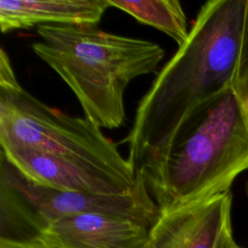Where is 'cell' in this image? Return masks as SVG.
<instances>
[{
	"label": "cell",
	"mask_w": 248,
	"mask_h": 248,
	"mask_svg": "<svg viewBox=\"0 0 248 248\" xmlns=\"http://www.w3.org/2000/svg\"><path fill=\"white\" fill-rule=\"evenodd\" d=\"M248 85V23L217 1L205 2L186 42L141 98L128 135L127 160L136 171L155 158L202 105Z\"/></svg>",
	"instance_id": "cell-1"
},
{
	"label": "cell",
	"mask_w": 248,
	"mask_h": 248,
	"mask_svg": "<svg viewBox=\"0 0 248 248\" xmlns=\"http://www.w3.org/2000/svg\"><path fill=\"white\" fill-rule=\"evenodd\" d=\"M248 170V117L230 88L199 107L171 140L137 172L160 213L230 191Z\"/></svg>",
	"instance_id": "cell-2"
},
{
	"label": "cell",
	"mask_w": 248,
	"mask_h": 248,
	"mask_svg": "<svg viewBox=\"0 0 248 248\" xmlns=\"http://www.w3.org/2000/svg\"><path fill=\"white\" fill-rule=\"evenodd\" d=\"M34 53L70 87L84 115L100 128L120 127L124 93L136 78L156 73L165 50L153 42L106 32L97 25L45 24Z\"/></svg>",
	"instance_id": "cell-3"
},
{
	"label": "cell",
	"mask_w": 248,
	"mask_h": 248,
	"mask_svg": "<svg viewBox=\"0 0 248 248\" xmlns=\"http://www.w3.org/2000/svg\"><path fill=\"white\" fill-rule=\"evenodd\" d=\"M0 145H17L69 158L131 183L138 174L115 143L86 117L49 107L18 82L10 58L0 51Z\"/></svg>",
	"instance_id": "cell-4"
},
{
	"label": "cell",
	"mask_w": 248,
	"mask_h": 248,
	"mask_svg": "<svg viewBox=\"0 0 248 248\" xmlns=\"http://www.w3.org/2000/svg\"><path fill=\"white\" fill-rule=\"evenodd\" d=\"M128 195H90L38 184L0 153V248H33L44 231L56 220L79 213H100L149 228L160 210L141 175Z\"/></svg>",
	"instance_id": "cell-5"
},
{
	"label": "cell",
	"mask_w": 248,
	"mask_h": 248,
	"mask_svg": "<svg viewBox=\"0 0 248 248\" xmlns=\"http://www.w3.org/2000/svg\"><path fill=\"white\" fill-rule=\"evenodd\" d=\"M232 194L161 212L149 229L148 248H232Z\"/></svg>",
	"instance_id": "cell-6"
},
{
	"label": "cell",
	"mask_w": 248,
	"mask_h": 248,
	"mask_svg": "<svg viewBox=\"0 0 248 248\" xmlns=\"http://www.w3.org/2000/svg\"><path fill=\"white\" fill-rule=\"evenodd\" d=\"M0 153L32 181L57 190L120 196L133 193L140 183L138 173V182L131 183L97 167L24 146L1 145Z\"/></svg>",
	"instance_id": "cell-7"
},
{
	"label": "cell",
	"mask_w": 248,
	"mask_h": 248,
	"mask_svg": "<svg viewBox=\"0 0 248 248\" xmlns=\"http://www.w3.org/2000/svg\"><path fill=\"white\" fill-rule=\"evenodd\" d=\"M149 227L100 213H79L51 223L33 248H148Z\"/></svg>",
	"instance_id": "cell-8"
},
{
	"label": "cell",
	"mask_w": 248,
	"mask_h": 248,
	"mask_svg": "<svg viewBox=\"0 0 248 248\" xmlns=\"http://www.w3.org/2000/svg\"><path fill=\"white\" fill-rule=\"evenodd\" d=\"M108 0H1L2 33L45 24L97 25Z\"/></svg>",
	"instance_id": "cell-9"
},
{
	"label": "cell",
	"mask_w": 248,
	"mask_h": 248,
	"mask_svg": "<svg viewBox=\"0 0 248 248\" xmlns=\"http://www.w3.org/2000/svg\"><path fill=\"white\" fill-rule=\"evenodd\" d=\"M110 7L131 15L138 21L157 28L181 46L187 40V16L176 0H108Z\"/></svg>",
	"instance_id": "cell-10"
},
{
	"label": "cell",
	"mask_w": 248,
	"mask_h": 248,
	"mask_svg": "<svg viewBox=\"0 0 248 248\" xmlns=\"http://www.w3.org/2000/svg\"><path fill=\"white\" fill-rule=\"evenodd\" d=\"M244 106H245V108H246V112H247V117H248V96L246 98V100L244 101Z\"/></svg>",
	"instance_id": "cell-11"
},
{
	"label": "cell",
	"mask_w": 248,
	"mask_h": 248,
	"mask_svg": "<svg viewBox=\"0 0 248 248\" xmlns=\"http://www.w3.org/2000/svg\"><path fill=\"white\" fill-rule=\"evenodd\" d=\"M245 194H246V197L248 199V180L245 182Z\"/></svg>",
	"instance_id": "cell-12"
},
{
	"label": "cell",
	"mask_w": 248,
	"mask_h": 248,
	"mask_svg": "<svg viewBox=\"0 0 248 248\" xmlns=\"http://www.w3.org/2000/svg\"><path fill=\"white\" fill-rule=\"evenodd\" d=\"M232 248H243V247H241V246H239V245H237V244L235 243Z\"/></svg>",
	"instance_id": "cell-13"
}]
</instances>
